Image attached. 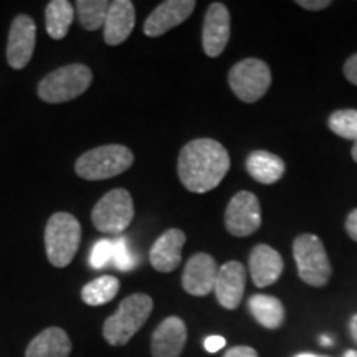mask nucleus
Listing matches in <instances>:
<instances>
[{
    "label": "nucleus",
    "instance_id": "9d476101",
    "mask_svg": "<svg viewBox=\"0 0 357 357\" xmlns=\"http://www.w3.org/2000/svg\"><path fill=\"white\" fill-rule=\"evenodd\" d=\"M37 25L30 15H17L12 22L7 43V61L13 70H24L33 56Z\"/></svg>",
    "mask_w": 357,
    "mask_h": 357
},
{
    "label": "nucleus",
    "instance_id": "6ab92c4d",
    "mask_svg": "<svg viewBox=\"0 0 357 357\" xmlns=\"http://www.w3.org/2000/svg\"><path fill=\"white\" fill-rule=\"evenodd\" d=\"M70 352L71 341L68 334L61 328L52 326L30 341L25 357H68Z\"/></svg>",
    "mask_w": 357,
    "mask_h": 357
},
{
    "label": "nucleus",
    "instance_id": "c9c22d12",
    "mask_svg": "<svg viewBox=\"0 0 357 357\" xmlns=\"http://www.w3.org/2000/svg\"><path fill=\"white\" fill-rule=\"evenodd\" d=\"M344 357H357V351H347L346 354H344Z\"/></svg>",
    "mask_w": 357,
    "mask_h": 357
},
{
    "label": "nucleus",
    "instance_id": "1a4fd4ad",
    "mask_svg": "<svg viewBox=\"0 0 357 357\" xmlns=\"http://www.w3.org/2000/svg\"><path fill=\"white\" fill-rule=\"evenodd\" d=\"M260 225L261 207L257 195L247 190L235 194L225 211L227 230L235 236H248L255 234Z\"/></svg>",
    "mask_w": 357,
    "mask_h": 357
},
{
    "label": "nucleus",
    "instance_id": "f704fd0d",
    "mask_svg": "<svg viewBox=\"0 0 357 357\" xmlns=\"http://www.w3.org/2000/svg\"><path fill=\"white\" fill-rule=\"evenodd\" d=\"M352 159L357 162V141H354V146H352Z\"/></svg>",
    "mask_w": 357,
    "mask_h": 357
},
{
    "label": "nucleus",
    "instance_id": "20e7f679",
    "mask_svg": "<svg viewBox=\"0 0 357 357\" xmlns=\"http://www.w3.org/2000/svg\"><path fill=\"white\" fill-rule=\"evenodd\" d=\"M93 73L86 65L71 63L48 73L38 83L37 93L40 100L52 105H60L82 96L91 86Z\"/></svg>",
    "mask_w": 357,
    "mask_h": 357
},
{
    "label": "nucleus",
    "instance_id": "412c9836",
    "mask_svg": "<svg viewBox=\"0 0 357 357\" xmlns=\"http://www.w3.org/2000/svg\"><path fill=\"white\" fill-rule=\"evenodd\" d=\"M248 310L253 318L266 329L280 328L284 321V307L275 296L253 294L248 300Z\"/></svg>",
    "mask_w": 357,
    "mask_h": 357
},
{
    "label": "nucleus",
    "instance_id": "bb28decb",
    "mask_svg": "<svg viewBox=\"0 0 357 357\" xmlns=\"http://www.w3.org/2000/svg\"><path fill=\"white\" fill-rule=\"evenodd\" d=\"M111 260H113V242L111 240H98L91 250V255H89L91 266L100 270V268L108 265Z\"/></svg>",
    "mask_w": 357,
    "mask_h": 357
},
{
    "label": "nucleus",
    "instance_id": "a878e982",
    "mask_svg": "<svg viewBox=\"0 0 357 357\" xmlns=\"http://www.w3.org/2000/svg\"><path fill=\"white\" fill-rule=\"evenodd\" d=\"M113 261L121 271L132 270L136 265V260H134L131 250L128 247V240L124 236H119L113 242Z\"/></svg>",
    "mask_w": 357,
    "mask_h": 357
},
{
    "label": "nucleus",
    "instance_id": "2eb2a0df",
    "mask_svg": "<svg viewBox=\"0 0 357 357\" xmlns=\"http://www.w3.org/2000/svg\"><path fill=\"white\" fill-rule=\"evenodd\" d=\"M185 245V234L178 229L166 230L155 240L149 252V261L160 273H171L181 265L182 248Z\"/></svg>",
    "mask_w": 357,
    "mask_h": 357
},
{
    "label": "nucleus",
    "instance_id": "2f4dec72",
    "mask_svg": "<svg viewBox=\"0 0 357 357\" xmlns=\"http://www.w3.org/2000/svg\"><path fill=\"white\" fill-rule=\"evenodd\" d=\"M346 230L354 242H357V208L349 213L346 220Z\"/></svg>",
    "mask_w": 357,
    "mask_h": 357
},
{
    "label": "nucleus",
    "instance_id": "473e14b6",
    "mask_svg": "<svg viewBox=\"0 0 357 357\" xmlns=\"http://www.w3.org/2000/svg\"><path fill=\"white\" fill-rule=\"evenodd\" d=\"M349 328H351L352 339H354V341L357 342V314L352 316V319H351V324H349Z\"/></svg>",
    "mask_w": 357,
    "mask_h": 357
},
{
    "label": "nucleus",
    "instance_id": "c85d7f7f",
    "mask_svg": "<svg viewBox=\"0 0 357 357\" xmlns=\"http://www.w3.org/2000/svg\"><path fill=\"white\" fill-rule=\"evenodd\" d=\"M223 357H258V354L253 347L236 346V347H231V349L227 351Z\"/></svg>",
    "mask_w": 357,
    "mask_h": 357
},
{
    "label": "nucleus",
    "instance_id": "f257e3e1",
    "mask_svg": "<svg viewBox=\"0 0 357 357\" xmlns=\"http://www.w3.org/2000/svg\"><path fill=\"white\" fill-rule=\"evenodd\" d=\"M230 169V158L220 142L202 137L182 147L177 172L182 185L194 194H205L220 184Z\"/></svg>",
    "mask_w": 357,
    "mask_h": 357
},
{
    "label": "nucleus",
    "instance_id": "f03ea898",
    "mask_svg": "<svg viewBox=\"0 0 357 357\" xmlns=\"http://www.w3.org/2000/svg\"><path fill=\"white\" fill-rule=\"evenodd\" d=\"M153 298L136 293L124 298L113 316L102 324V336L111 346H124L144 326L153 312Z\"/></svg>",
    "mask_w": 357,
    "mask_h": 357
},
{
    "label": "nucleus",
    "instance_id": "423d86ee",
    "mask_svg": "<svg viewBox=\"0 0 357 357\" xmlns=\"http://www.w3.org/2000/svg\"><path fill=\"white\" fill-rule=\"evenodd\" d=\"M298 275L305 283L321 288L331 278V263L319 236L303 234L293 243Z\"/></svg>",
    "mask_w": 357,
    "mask_h": 357
},
{
    "label": "nucleus",
    "instance_id": "7ed1b4c3",
    "mask_svg": "<svg viewBox=\"0 0 357 357\" xmlns=\"http://www.w3.org/2000/svg\"><path fill=\"white\" fill-rule=\"evenodd\" d=\"M79 240H82V225L77 217L66 212H58L48 218L45 227V250H47L48 261L53 266H68L77 255Z\"/></svg>",
    "mask_w": 357,
    "mask_h": 357
},
{
    "label": "nucleus",
    "instance_id": "f3484780",
    "mask_svg": "<svg viewBox=\"0 0 357 357\" xmlns=\"http://www.w3.org/2000/svg\"><path fill=\"white\" fill-rule=\"evenodd\" d=\"M134 24H136V10L134 3L129 0H114L109 3L108 13H106L105 22V42L114 47L126 42L131 35Z\"/></svg>",
    "mask_w": 357,
    "mask_h": 357
},
{
    "label": "nucleus",
    "instance_id": "6e6552de",
    "mask_svg": "<svg viewBox=\"0 0 357 357\" xmlns=\"http://www.w3.org/2000/svg\"><path fill=\"white\" fill-rule=\"evenodd\" d=\"M229 83L238 100L257 102L261 96H265L271 84L270 66L258 58H247L230 70Z\"/></svg>",
    "mask_w": 357,
    "mask_h": 357
},
{
    "label": "nucleus",
    "instance_id": "e433bc0d",
    "mask_svg": "<svg viewBox=\"0 0 357 357\" xmlns=\"http://www.w3.org/2000/svg\"><path fill=\"white\" fill-rule=\"evenodd\" d=\"M294 357H323V356H314V354H307V352H303V354H298Z\"/></svg>",
    "mask_w": 357,
    "mask_h": 357
},
{
    "label": "nucleus",
    "instance_id": "393cba45",
    "mask_svg": "<svg viewBox=\"0 0 357 357\" xmlns=\"http://www.w3.org/2000/svg\"><path fill=\"white\" fill-rule=\"evenodd\" d=\"M329 129L344 139L357 141V109H339L329 116Z\"/></svg>",
    "mask_w": 357,
    "mask_h": 357
},
{
    "label": "nucleus",
    "instance_id": "f8f14e48",
    "mask_svg": "<svg viewBox=\"0 0 357 357\" xmlns=\"http://www.w3.org/2000/svg\"><path fill=\"white\" fill-rule=\"evenodd\" d=\"M195 8L194 0H166L155 7L144 22L147 37H160L177 25L184 24Z\"/></svg>",
    "mask_w": 357,
    "mask_h": 357
},
{
    "label": "nucleus",
    "instance_id": "dca6fc26",
    "mask_svg": "<svg viewBox=\"0 0 357 357\" xmlns=\"http://www.w3.org/2000/svg\"><path fill=\"white\" fill-rule=\"evenodd\" d=\"M185 342V323L177 316H171L155 328L151 341V352L153 357H178L184 351Z\"/></svg>",
    "mask_w": 357,
    "mask_h": 357
},
{
    "label": "nucleus",
    "instance_id": "cd10ccee",
    "mask_svg": "<svg viewBox=\"0 0 357 357\" xmlns=\"http://www.w3.org/2000/svg\"><path fill=\"white\" fill-rule=\"evenodd\" d=\"M225 344H227L225 337H222V336H208V337H205V341H204L205 351L211 352V354H215V352L223 349Z\"/></svg>",
    "mask_w": 357,
    "mask_h": 357
},
{
    "label": "nucleus",
    "instance_id": "39448f33",
    "mask_svg": "<svg viewBox=\"0 0 357 357\" xmlns=\"http://www.w3.org/2000/svg\"><path fill=\"white\" fill-rule=\"evenodd\" d=\"M131 149L121 144H106L79 155L75 171L86 181H106L126 172L132 166Z\"/></svg>",
    "mask_w": 357,
    "mask_h": 357
},
{
    "label": "nucleus",
    "instance_id": "0eeeda50",
    "mask_svg": "<svg viewBox=\"0 0 357 357\" xmlns=\"http://www.w3.org/2000/svg\"><path fill=\"white\" fill-rule=\"evenodd\" d=\"M132 218V197L126 189L109 190L98 200L91 212V220L96 230L109 235H118L126 230Z\"/></svg>",
    "mask_w": 357,
    "mask_h": 357
},
{
    "label": "nucleus",
    "instance_id": "4468645a",
    "mask_svg": "<svg viewBox=\"0 0 357 357\" xmlns=\"http://www.w3.org/2000/svg\"><path fill=\"white\" fill-rule=\"evenodd\" d=\"M245 281H247V271L240 261H229L218 268L213 291L217 301L225 310L238 307L245 293Z\"/></svg>",
    "mask_w": 357,
    "mask_h": 357
},
{
    "label": "nucleus",
    "instance_id": "a211bd4d",
    "mask_svg": "<svg viewBox=\"0 0 357 357\" xmlns=\"http://www.w3.org/2000/svg\"><path fill=\"white\" fill-rule=\"evenodd\" d=\"M283 258L270 245H257L250 253V273L258 288L273 284L283 273Z\"/></svg>",
    "mask_w": 357,
    "mask_h": 357
},
{
    "label": "nucleus",
    "instance_id": "c756f323",
    "mask_svg": "<svg viewBox=\"0 0 357 357\" xmlns=\"http://www.w3.org/2000/svg\"><path fill=\"white\" fill-rule=\"evenodd\" d=\"M344 75L352 84H356V86H357V53H356V55H352L349 60L346 61Z\"/></svg>",
    "mask_w": 357,
    "mask_h": 357
},
{
    "label": "nucleus",
    "instance_id": "ddd939ff",
    "mask_svg": "<svg viewBox=\"0 0 357 357\" xmlns=\"http://www.w3.org/2000/svg\"><path fill=\"white\" fill-rule=\"evenodd\" d=\"M218 266L207 253H195L187 261L182 275V288L192 296H207L215 288Z\"/></svg>",
    "mask_w": 357,
    "mask_h": 357
},
{
    "label": "nucleus",
    "instance_id": "5701e85b",
    "mask_svg": "<svg viewBox=\"0 0 357 357\" xmlns=\"http://www.w3.org/2000/svg\"><path fill=\"white\" fill-rule=\"evenodd\" d=\"M118 291L119 280L111 275H105L84 284L82 289V300L89 306H101L113 300Z\"/></svg>",
    "mask_w": 357,
    "mask_h": 357
},
{
    "label": "nucleus",
    "instance_id": "72a5a7b5",
    "mask_svg": "<svg viewBox=\"0 0 357 357\" xmlns=\"http://www.w3.org/2000/svg\"><path fill=\"white\" fill-rule=\"evenodd\" d=\"M319 342L323 346H333V339L329 337V336H321L319 337Z\"/></svg>",
    "mask_w": 357,
    "mask_h": 357
},
{
    "label": "nucleus",
    "instance_id": "b1692460",
    "mask_svg": "<svg viewBox=\"0 0 357 357\" xmlns=\"http://www.w3.org/2000/svg\"><path fill=\"white\" fill-rule=\"evenodd\" d=\"M108 0H78V19L83 29L98 30L105 25L106 13L109 8Z\"/></svg>",
    "mask_w": 357,
    "mask_h": 357
},
{
    "label": "nucleus",
    "instance_id": "9b49d317",
    "mask_svg": "<svg viewBox=\"0 0 357 357\" xmlns=\"http://www.w3.org/2000/svg\"><path fill=\"white\" fill-rule=\"evenodd\" d=\"M230 40V12L223 3L215 2L207 8L202 29L205 55L215 58L225 50Z\"/></svg>",
    "mask_w": 357,
    "mask_h": 357
},
{
    "label": "nucleus",
    "instance_id": "aec40b11",
    "mask_svg": "<svg viewBox=\"0 0 357 357\" xmlns=\"http://www.w3.org/2000/svg\"><path fill=\"white\" fill-rule=\"evenodd\" d=\"M247 171L260 184H275L283 177L284 162L278 155L266 151H255L248 155Z\"/></svg>",
    "mask_w": 357,
    "mask_h": 357
},
{
    "label": "nucleus",
    "instance_id": "4be33fe9",
    "mask_svg": "<svg viewBox=\"0 0 357 357\" xmlns=\"http://www.w3.org/2000/svg\"><path fill=\"white\" fill-rule=\"evenodd\" d=\"M75 19V7L68 0H53L45 8V25L47 33L53 40H61L66 37Z\"/></svg>",
    "mask_w": 357,
    "mask_h": 357
},
{
    "label": "nucleus",
    "instance_id": "7c9ffc66",
    "mask_svg": "<svg viewBox=\"0 0 357 357\" xmlns=\"http://www.w3.org/2000/svg\"><path fill=\"white\" fill-rule=\"evenodd\" d=\"M296 3L306 10H323V8L331 6L329 0H298Z\"/></svg>",
    "mask_w": 357,
    "mask_h": 357
}]
</instances>
